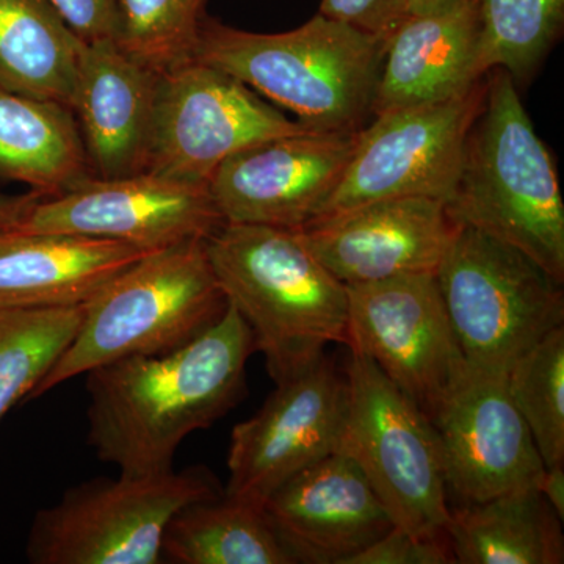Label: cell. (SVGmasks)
Returning <instances> with one entry per match:
<instances>
[{
	"label": "cell",
	"mask_w": 564,
	"mask_h": 564,
	"mask_svg": "<svg viewBox=\"0 0 564 564\" xmlns=\"http://www.w3.org/2000/svg\"><path fill=\"white\" fill-rule=\"evenodd\" d=\"M254 351L250 326L228 303L210 328L180 348L91 370L88 444L121 474L173 470L181 444L209 429L242 397Z\"/></svg>",
	"instance_id": "1"
},
{
	"label": "cell",
	"mask_w": 564,
	"mask_h": 564,
	"mask_svg": "<svg viewBox=\"0 0 564 564\" xmlns=\"http://www.w3.org/2000/svg\"><path fill=\"white\" fill-rule=\"evenodd\" d=\"M206 250L274 383L310 369L326 345L348 344L347 285L317 261L300 229L223 223Z\"/></svg>",
	"instance_id": "2"
},
{
	"label": "cell",
	"mask_w": 564,
	"mask_h": 564,
	"mask_svg": "<svg viewBox=\"0 0 564 564\" xmlns=\"http://www.w3.org/2000/svg\"><path fill=\"white\" fill-rule=\"evenodd\" d=\"M445 209L518 248L564 282V203L551 151L540 139L513 77L486 73L484 102L464 147L462 170Z\"/></svg>",
	"instance_id": "3"
},
{
	"label": "cell",
	"mask_w": 564,
	"mask_h": 564,
	"mask_svg": "<svg viewBox=\"0 0 564 564\" xmlns=\"http://www.w3.org/2000/svg\"><path fill=\"white\" fill-rule=\"evenodd\" d=\"M384 39L317 13L282 33L239 31L207 18L198 61L293 111L314 132H358L373 117Z\"/></svg>",
	"instance_id": "4"
},
{
	"label": "cell",
	"mask_w": 564,
	"mask_h": 564,
	"mask_svg": "<svg viewBox=\"0 0 564 564\" xmlns=\"http://www.w3.org/2000/svg\"><path fill=\"white\" fill-rule=\"evenodd\" d=\"M206 240L150 252L84 304L79 328L31 399L98 367L191 343L225 314Z\"/></svg>",
	"instance_id": "5"
},
{
	"label": "cell",
	"mask_w": 564,
	"mask_h": 564,
	"mask_svg": "<svg viewBox=\"0 0 564 564\" xmlns=\"http://www.w3.org/2000/svg\"><path fill=\"white\" fill-rule=\"evenodd\" d=\"M464 358L478 369L511 364L564 321L563 284L518 248L456 225L436 272Z\"/></svg>",
	"instance_id": "6"
},
{
	"label": "cell",
	"mask_w": 564,
	"mask_h": 564,
	"mask_svg": "<svg viewBox=\"0 0 564 564\" xmlns=\"http://www.w3.org/2000/svg\"><path fill=\"white\" fill-rule=\"evenodd\" d=\"M206 469L95 478L41 508L29 532L33 564H159L166 525L182 508L221 496Z\"/></svg>",
	"instance_id": "7"
},
{
	"label": "cell",
	"mask_w": 564,
	"mask_h": 564,
	"mask_svg": "<svg viewBox=\"0 0 564 564\" xmlns=\"http://www.w3.org/2000/svg\"><path fill=\"white\" fill-rule=\"evenodd\" d=\"M348 348L339 452L358 464L393 524L417 536H444L451 508L433 422L366 352Z\"/></svg>",
	"instance_id": "8"
},
{
	"label": "cell",
	"mask_w": 564,
	"mask_h": 564,
	"mask_svg": "<svg viewBox=\"0 0 564 564\" xmlns=\"http://www.w3.org/2000/svg\"><path fill=\"white\" fill-rule=\"evenodd\" d=\"M303 131L243 82L196 61L159 79L143 173L209 184L237 152Z\"/></svg>",
	"instance_id": "9"
},
{
	"label": "cell",
	"mask_w": 564,
	"mask_h": 564,
	"mask_svg": "<svg viewBox=\"0 0 564 564\" xmlns=\"http://www.w3.org/2000/svg\"><path fill=\"white\" fill-rule=\"evenodd\" d=\"M348 347L381 372L433 421L467 361L436 273H404L347 285Z\"/></svg>",
	"instance_id": "10"
},
{
	"label": "cell",
	"mask_w": 564,
	"mask_h": 564,
	"mask_svg": "<svg viewBox=\"0 0 564 564\" xmlns=\"http://www.w3.org/2000/svg\"><path fill=\"white\" fill-rule=\"evenodd\" d=\"M485 87L486 76L459 98L373 117L358 132L343 181L321 217L404 196L447 203Z\"/></svg>",
	"instance_id": "11"
},
{
	"label": "cell",
	"mask_w": 564,
	"mask_h": 564,
	"mask_svg": "<svg viewBox=\"0 0 564 564\" xmlns=\"http://www.w3.org/2000/svg\"><path fill=\"white\" fill-rule=\"evenodd\" d=\"M223 223L209 184L139 173L90 176L58 195L41 196L18 231L93 237L154 252L206 240Z\"/></svg>",
	"instance_id": "12"
},
{
	"label": "cell",
	"mask_w": 564,
	"mask_h": 564,
	"mask_svg": "<svg viewBox=\"0 0 564 564\" xmlns=\"http://www.w3.org/2000/svg\"><path fill=\"white\" fill-rule=\"evenodd\" d=\"M347 408V377L325 356L278 383L258 413L234 426L226 496L263 508L293 475L339 452Z\"/></svg>",
	"instance_id": "13"
},
{
	"label": "cell",
	"mask_w": 564,
	"mask_h": 564,
	"mask_svg": "<svg viewBox=\"0 0 564 564\" xmlns=\"http://www.w3.org/2000/svg\"><path fill=\"white\" fill-rule=\"evenodd\" d=\"M358 132L291 133L226 159L209 180L223 221L304 228L339 187Z\"/></svg>",
	"instance_id": "14"
},
{
	"label": "cell",
	"mask_w": 564,
	"mask_h": 564,
	"mask_svg": "<svg viewBox=\"0 0 564 564\" xmlns=\"http://www.w3.org/2000/svg\"><path fill=\"white\" fill-rule=\"evenodd\" d=\"M432 422L445 484L464 503L538 488L544 463L508 391L507 372L467 364Z\"/></svg>",
	"instance_id": "15"
},
{
	"label": "cell",
	"mask_w": 564,
	"mask_h": 564,
	"mask_svg": "<svg viewBox=\"0 0 564 564\" xmlns=\"http://www.w3.org/2000/svg\"><path fill=\"white\" fill-rule=\"evenodd\" d=\"M455 229L444 202L404 196L323 215L300 232L317 261L350 285L436 273Z\"/></svg>",
	"instance_id": "16"
},
{
	"label": "cell",
	"mask_w": 564,
	"mask_h": 564,
	"mask_svg": "<svg viewBox=\"0 0 564 564\" xmlns=\"http://www.w3.org/2000/svg\"><path fill=\"white\" fill-rule=\"evenodd\" d=\"M263 513L295 563L347 564L395 525L343 452L289 478L263 503Z\"/></svg>",
	"instance_id": "17"
},
{
	"label": "cell",
	"mask_w": 564,
	"mask_h": 564,
	"mask_svg": "<svg viewBox=\"0 0 564 564\" xmlns=\"http://www.w3.org/2000/svg\"><path fill=\"white\" fill-rule=\"evenodd\" d=\"M159 79L111 40L84 43L70 110L93 176L115 180L143 173Z\"/></svg>",
	"instance_id": "18"
},
{
	"label": "cell",
	"mask_w": 564,
	"mask_h": 564,
	"mask_svg": "<svg viewBox=\"0 0 564 564\" xmlns=\"http://www.w3.org/2000/svg\"><path fill=\"white\" fill-rule=\"evenodd\" d=\"M485 76L477 0L443 13L406 18L386 39L373 117L459 98Z\"/></svg>",
	"instance_id": "19"
},
{
	"label": "cell",
	"mask_w": 564,
	"mask_h": 564,
	"mask_svg": "<svg viewBox=\"0 0 564 564\" xmlns=\"http://www.w3.org/2000/svg\"><path fill=\"white\" fill-rule=\"evenodd\" d=\"M147 254L93 237L0 232V307L82 306Z\"/></svg>",
	"instance_id": "20"
},
{
	"label": "cell",
	"mask_w": 564,
	"mask_h": 564,
	"mask_svg": "<svg viewBox=\"0 0 564 564\" xmlns=\"http://www.w3.org/2000/svg\"><path fill=\"white\" fill-rule=\"evenodd\" d=\"M90 176L73 110L0 88V181L54 196Z\"/></svg>",
	"instance_id": "21"
},
{
	"label": "cell",
	"mask_w": 564,
	"mask_h": 564,
	"mask_svg": "<svg viewBox=\"0 0 564 564\" xmlns=\"http://www.w3.org/2000/svg\"><path fill=\"white\" fill-rule=\"evenodd\" d=\"M455 563L562 564V521L538 488L464 503L445 527Z\"/></svg>",
	"instance_id": "22"
},
{
	"label": "cell",
	"mask_w": 564,
	"mask_h": 564,
	"mask_svg": "<svg viewBox=\"0 0 564 564\" xmlns=\"http://www.w3.org/2000/svg\"><path fill=\"white\" fill-rule=\"evenodd\" d=\"M84 43L50 0H0V88L73 106Z\"/></svg>",
	"instance_id": "23"
},
{
	"label": "cell",
	"mask_w": 564,
	"mask_h": 564,
	"mask_svg": "<svg viewBox=\"0 0 564 564\" xmlns=\"http://www.w3.org/2000/svg\"><path fill=\"white\" fill-rule=\"evenodd\" d=\"M162 558L177 564H293L263 508L225 492L182 508L166 525Z\"/></svg>",
	"instance_id": "24"
},
{
	"label": "cell",
	"mask_w": 564,
	"mask_h": 564,
	"mask_svg": "<svg viewBox=\"0 0 564 564\" xmlns=\"http://www.w3.org/2000/svg\"><path fill=\"white\" fill-rule=\"evenodd\" d=\"M84 304L0 307V421L31 399L79 328Z\"/></svg>",
	"instance_id": "25"
},
{
	"label": "cell",
	"mask_w": 564,
	"mask_h": 564,
	"mask_svg": "<svg viewBox=\"0 0 564 564\" xmlns=\"http://www.w3.org/2000/svg\"><path fill=\"white\" fill-rule=\"evenodd\" d=\"M206 0H117L111 43L158 76L198 61Z\"/></svg>",
	"instance_id": "26"
},
{
	"label": "cell",
	"mask_w": 564,
	"mask_h": 564,
	"mask_svg": "<svg viewBox=\"0 0 564 564\" xmlns=\"http://www.w3.org/2000/svg\"><path fill=\"white\" fill-rule=\"evenodd\" d=\"M485 73L502 68L514 82L534 69L563 31L564 0H477Z\"/></svg>",
	"instance_id": "27"
},
{
	"label": "cell",
	"mask_w": 564,
	"mask_h": 564,
	"mask_svg": "<svg viewBox=\"0 0 564 564\" xmlns=\"http://www.w3.org/2000/svg\"><path fill=\"white\" fill-rule=\"evenodd\" d=\"M508 391L544 466L564 463V328L556 326L507 372Z\"/></svg>",
	"instance_id": "28"
},
{
	"label": "cell",
	"mask_w": 564,
	"mask_h": 564,
	"mask_svg": "<svg viewBox=\"0 0 564 564\" xmlns=\"http://www.w3.org/2000/svg\"><path fill=\"white\" fill-rule=\"evenodd\" d=\"M455 558L444 536H417L393 525L380 540L364 549L347 564H454Z\"/></svg>",
	"instance_id": "29"
},
{
	"label": "cell",
	"mask_w": 564,
	"mask_h": 564,
	"mask_svg": "<svg viewBox=\"0 0 564 564\" xmlns=\"http://www.w3.org/2000/svg\"><path fill=\"white\" fill-rule=\"evenodd\" d=\"M399 10L400 0H322L318 13L386 40L399 24Z\"/></svg>",
	"instance_id": "30"
},
{
	"label": "cell",
	"mask_w": 564,
	"mask_h": 564,
	"mask_svg": "<svg viewBox=\"0 0 564 564\" xmlns=\"http://www.w3.org/2000/svg\"><path fill=\"white\" fill-rule=\"evenodd\" d=\"M50 3L82 43L111 40L117 0H50Z\"/></svg>",
	"instance_id": "31"
},
{
	"label": "cell",
	"mask_w": 564,
	"mask_h": 564,
	"mask_svg": "<svg viewBox=\"0 0 564 564\" xmlns=\"http://www.w3.org/2000/svg\"><path fill=\"white\" fill-rule=\"evenodd\" d=\"M40 193L28 195H7L0 192V232L18 231L28 217L33 204L41 198Z\"/></svg>",
	"instance_id": "32"
},
{
	"label": "cell",
	"mask_w": 564,
	"mask_h": 564,
	"mask_svg": "<svg viewBox=\"0 0 564 564\" xmlns=\"http://www.w3.org/2000/svg\"><path fill=\"white\" fill-rule=\"evenodd\" d=\"M538 491L544 497L545 502L551 505L552 510L558 516L560 521H564V467L563 464L555 466H544L541 475Z\"/></svg>",
	"instance_id": "33"
},
{
	"label": "cell",
	"mask_w": 564,
	"mask_h": 564,
	"mask_svg": "<svg viewBox=\"0 0 564 564\" xmlns=\"http://www.w3.org/2000/svg\"><path fill=\"white\" fill-rule=\"evenodd\" d=\"M469 2L470 0H400L399 22L406 18L455 10Z\"/></svg>",
	"instance_id": "34"
}]
</instances>
